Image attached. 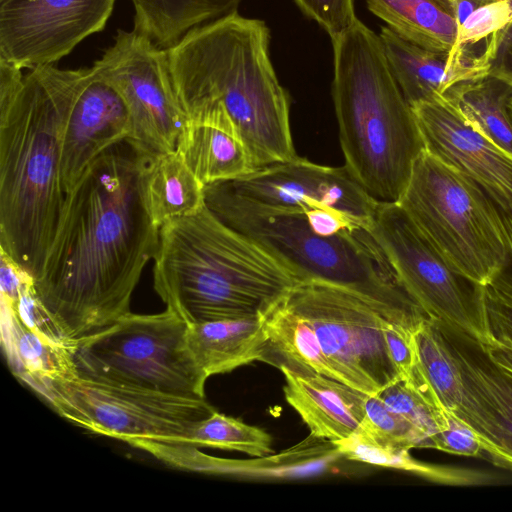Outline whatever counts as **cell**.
Here are the masks:
<instances>
[{"label": "cell", "mask_w": 512, "mask_h": 512, "mask_svg": "<svg viewBox=\"0 0 512 512\" xmlns=\"http://www.w3.org/2000/svg\"><path fill=\"white\" fill-rule=\"evenodd\" d=\"M155 155L126 138L101 153L66 193L34 288L69 344L131 312L132 294L160 241L147 201Z\"/></svg>", "instance_id": "1"}, {"label": "cell", "mask_w": 512, "mask_h": 512, "mask_svg": "<svg viewBox=\"0 0 512 512\" xmlns=\"http://www.w3.org/2000/svg\"><path fill=\"white\" fill-rule=\"evenodd\" d=\"M87 70L28 69L0 101V249L34 280L63 210V130Z\"/></svg>", "instance_id": "2"}, {"label": "cell", "mask_w": 512, "mask_h": 512, "mask_svg": "<svg viewBox=\"0 0 512 512\" xmlns=\"http://www.w3.org/2000/svg\"><path fill=\"white\" fill-rule=\"evenodd\" d=\"M269 47L266 23L235 11L191 29L166 49L186 118L202 108L221 106L256 169L297 157L289 96L278 80Z\"/></svg>", "instance_id": "3"}, {"label": "cell", "mask_w": 512, "mask_h": 512, "mask_svg": "<svg viewBox=\"0 0 512 512\" xmlns=\"http://www.w3.org/2000/svg\"><path fill=\"white\" fill-rule=\"evenodd\" d=\"M154 289L187 325L264 315L298 281L207 207L160 227Z\"/></svg>", "instance_id": "4"}, {"label": "cell", "mask_w": 512, "mask_h": 512, "mask_svg": "<svg viewBox=\"0 0 512 512\" xmlns=\"http://www.w3.org/2000/svg\"><path fill=\"white\" fill-rule=\"evenodd\" d=\"M332 97L345 167L377 202L400 200L424 143L379 37L357 19L331 40Z\"/></svg>", "instance_id": "5"}, {"label": "cell", "mask_w": 512, "mask_h": 512, "mask_svg": "<svg viewBox=\"0 0 512 512\" xmlns=\"http://www.w3.org/2000/svg\"><path fill=\"white\" fill-rule=\"evenodd\" d=\"M204 199L220 221L264 249L298 282L319 281L349 289L408 328L414 329L426 317L400 285L368 229L320 234L309 225L303 210L255 204L215 183L204 186Z\"/></svg>", "instance_id": "6"}, {"label": "cell", "mask_w": 512, "mask_h": 512, "mask_svg": "<svg viewBox=\"0 0 512 512\" xmlns=\"http://www.w3.org/2000/svg\"><path fill=\"white\" fill-rule=\"evenodd\" d=\"M398 203L472 284L486 286L504 272L510 253L501 213L473 179L424 150Z\"/></svg>", "instance_id": "7"}, {"label": "cell", "mask_w": 512, "mask_h": 512, "mask_svg": "<svg viewBox=\"0 0 512 512\" xmlns=\"http://www.w3.org/2000/svg\"><path fill=\"white\" fill-rule=\"evenodd\" d=\"M187 330L167 308L156 314L129 312L72 343L76 372L107 384L205 397L208 376L189 349Z\"/></svg>", "instance_id": "8"}, {"label": "cell", "mask_w": 512, "mask_h": 512, "mask_svg": "<svg viewBox=\"0 0 512 512\" xmlns=\"http://www.w3.org/2000/svg\"><path fill=\"white\" fill-rule=\"evenodd\" d=\"M39 393L76 426L139 447L192 444V433L215 409L205 397L166 394L98 382L75 374Z\"/></svg>", "instance_id": "9"}, {"label": "cell", "mask_w": 512, "mask_h": 512, "mask_svg": "<svg viewBox=\"0 0 512 512\" xmlns=\"http://www.w3.org/2000/svg\"><path fill=\"white\" fill-rule=\"evenodd\" d=\"M283 300L311 324L339 381L375 395L399 379L383 334L391 319L377 304L319 281L298 282Z\"/></svg>", "instance_id": "10"}, {"label": "cell", "mask_w": 512, "mask_h": 512, "mask_svg": "<svg viewBox=\"0 0 512 512\" xmlns=\"http://www.w3.org/2000/svg\"><path fill=\"white\" fill-rule=\"evenodd\" d=\"M369 231L397 279L426 317L477 343L486 340L475 304V285L459 275L402 206L379 202Z\"/></svg>", "instance_id": "11"}, {"label": "cell", "mask_w": 512, "mask_h": 512, "mask_svg": "<svg viewBox=\"0 0 512 512\" xmlns=\"http://www.w3.org/2000/svg\"><path fill=\"white\" fill-rule=\"evenodd\" d=\"M92 67L124 98L130 114L128 138L155 154L175 151L187 118L176 96L166 49L135 29L118 30Z\"/></svg>", "instance_id": "12"}, {"label": "cell", "mask_w": 512, "mask_h": 512, "mask_svg": "<svg viewBox=\"0 0 512 512\" xmlns=\"http://www.w3.org/2000/svg\"><path fill=\"white\" fill-rule=\"evenodd\" d=\"M116 0H0V60L24 70L55 65L101 32Z\"/></svg>", "instance_id": "13"}, {"label": "cell", "mask_w": 512, "mask_h": 512, "mask_svg": "<svg viewBox=\"0 0 512 512\" xmlns=\"http://www.w3.org/2000/svg\"><path fill=\"white\" fill-rule=\"evenodd\" d=\"M215 184L234 196L262 206L300 210L332 208L359 220L368 229L379 203L355 181L345 166L319 165L299 156Z\"/></svg>", "instance_id": "14"}, {"label": "cell", "mask_w": 512, "mask_h": 512, "mask_svg": "<svg viewBox=\"0 0 512 512\" xmlns=\"http://www.w3.org/2000/svg\"><path fill=\"white\" fill-rule=\"evenodd\" d=\"M424 150L480 184L502 207L512 203V157L446 99L412 106Z\"/></svg>", "instance_id": "15"}, {"label": "cell", "mask_w": 512, "mask_h": 512, "mask_svg": "<svg viewBox=\"0 0 512 512\" xmlns=\"http://www.w3.org/2000/svg\"><path fill=\"white\" fill-rule=\"evenodd\" d=\"M458 361L463 397L453 413L476 434L495 465L512 470V378L468 336L440 325Z\"/></svg>", "instance_id": "16"}, {"label": "cell", "mask_w": 512, "mask_h": 512, "mask_svg": "<svg viewBox=\"0 0 512 512\" xmlns=\"http://www.w3.org/2000/svg\"><path fill=\"white\" fill-rule=\"evenodd\" d=\"M130 114L116 87L88 67L68 112L63 136L61 176L65 193L106 149L129 137Z\"/></svg>", "instance_id": "17"}, {"label": "cell", "mask_w": 512, "mask_h": 512, "mask_svg": "<svg viewBox=\"0 0 512 512\" xmlns=\"http://www.w3.org/2000/svg\"><path fill=\"white\" fill-rule=\"evenodd\" d=\"M390 71L412 107L444 98L453 88L489 76L486 57L440 52L413 44L387 26L379 34Z\"/></svg>", "instance_id": "18"}, {"label": "cell", "mask_w": 512, "mask_h": 512, "mask_svg": "<svg viewBox=\"0 0 512 512\" xmlns=\"http://www.w3.org/2000/svg\"><path fill=\"white\" fill-rule=\"evenodd\" d=\"M176 152L204 186L257 170L237 127L221 106L187 116Z\"/></svg>", "instance_id": "19"}, {"label": "cell", "mask_w": 512, "mask_h": 512, "mask_svg": "<svg viewBox=\"0 0 512 512\" xmlns=\"http://www.w3.org/2000/svg\"><path fill=\"white\" fill-rule=\"evenodd\" d=\"M284 394L310 434L337 442L349 437L362 423L367 393L319 373L299 374L281 369Z\"/></svg>", "instance_id": "20"}, {"label": "cell", "mask_w": 512, "mask_h": 512, "mask_svg": "<svg viewBox=\"0 0 512 512\" xmlns=\"http://www.w3.org/2000/svg\"><path fill=\"white\" fill-rule=\"evenodd\" d=\"M263 315L188 325L187 343L208 378L262 361Z\"/></svg>", "instance_id": "21"}, {"label": "cell", "mask_w": 512, "mask_h": 512, "mask_svg": "<svg viewBox=\"0 0 512 512\" xmlns=\"http://www.w3.org/2000/svg\"><path fill=\"white\" fill-rule=\"evenodd\" d=\"M2 343L15 375L37 392L52 382L77 374L72 344L28 328L4 306Z\"/></svg>", "instance_id": "22"}, {"label": "cell", "mask_w": 512, "mask_h": 512, "mask_svg": "<svg viewBox=\"0 0 512 512\" xmlns=\"http://www.w3.org/2000/svg\"><path fill=\"white\" fill-rule=\"evenodd\" d=\"M283 298L263 315L265 342L262 361L280 370L285 368L299 374L319 373L338 380L311 324L289 307Z\"/></svg>", "instance_id": "23"}, {"label": "cell", "mask_w": 512, "mask_h": 512, "mask_svg": "<svg viewBox=\"0 0 512 512\" xmlns=\"http://www.w3.org/2000/svg\"><path fill=\"white\" fill-rule=\"evenodd\" d=\"M368 10L405 40L423 48L452 52L456 23L447 0H365Z\"/></svg>", "instance_id": "24"}, {"label": "cell", "mask_w": 512, "mask_h": 512, "mask_svg": "<svg viewBox=\"0 0 512 512\" xmlns=\"http://www.w3.org/2000/svg\"><path fill=\"white\" fill-rule=\"evenodd\" d=\"M136 31L169 48L191 29L237 11L242 0H130Z\"/></svg>", "instance_id": "25"}, {"label": "cell", "mask_w": 512, "mask_h": 512, "mask_svg": "<svg viewBox=\"0 0 512 512\" xmlns=\"http://www.w3.org/2000/svg\"><path fill=\"white\" fill-rule=\"evenodd\" d=\"M147 201L154 222L161 227L204 207V184L176 150L156 154L147 175Z\"/></svg>", "instance_id": "26"}, {"label": "cell", "mask_w": 512, "mask_h": 512, "mask_svg": "<svg viewBox=\"0 0 512 512\" xmlns=\"http://www.w3.org/2000/svg\"><path fill=\"white\" fill-rule=\"evenodd\" d=\"M512 89L487 76L459 85L445 96L478 131L512 157V119L508 101Z\"/></svg>", "instance_id": "27"}, {"label": "cell", "mask_w": 512, "mask_h": 512, "mask_svg": "<svg viewBox=\"0 0 512 512\" xmlns=\"http://www.w3.org/2000/svg\"><path fill=\"white\" fill-rule=\"evenodd\" d=\"M417 367L441 406L454 411L460 404L464 383L458 361L440 325L428 317L414 330Z\"/></svg>", "instance_id": "28"}, {"label": "cell", "mask_w": 512, "mask_h": 512, "mask_svg": "<svg viewBox=\"0 0 512 512\" xmlns=\"http://www.w3.org/2000/svg\"><path fill=\"white\" fill-rule=\"evenodd\" d=\"M456 23L454 51L489 62L501 33L512 23V0H447Z\"/></svg>", "instance_id": "29"}, {"label": "cell", "mask_w": 512, "mask_h": 512, "mask_svg": "<svg viewBox=\"0 0 512 512\" xmlns=\"http://www.w3.org/2000/svg\"><path fill=\"white\" fill-rule=\"evenodd\" d=\"M333 443L349 460L408 471L435 481L466 484L481 479L465 471L422 463L410 455L409 449L378 443L359 427L349 437Z\"/></svg>", "instance_id": "30"}, {"label": "cell", "mask_w": 512, "mask_h": 512, "mask_svg": "<svg viewBox=\"0 0 512 512\" xmlns=\"http://www.w3.org/2000/svg\"><path fill=\"white\" fill-rule=\"evenodd\" d=\"M194 446H206L262 457L272 450V437L265 430L219 413L216 410L197 424L192 433Z\"/></svg>", "instance_id": "31"}, {"label": "cell", "mask_w": 512, "mask_h": 512, "mask_svg": "<svg viewBox=\"0 0 512 512\" xmlns=\"http://www.w3.org/2000/svg\"><path fill=\"white\" fill-rule=\"evenodd\" d=\"M359 428L378 443L406 449L430 448L426 436L409 420L392 410L378 394L367 395Z\"/></svg>", "instance_id": "32"}, {"label": "cell", "mask_w": 512, "mask_h": 512, "mask_svg": "<svg viewBox=\"0 0 512 512\" xmlns=\"http://www.w3.org/2000/svg\"><path fill=\"white\" fill-rule=\"evenodd\" d=\"M475 304L486 338L491 335L512 342V278L502 273L486 286L475 285Z\"/></svg>", "instance_id": "33"}, {"label": "cell", "mask_w": 512, "mask_h": 512, "mask_svg": "<svg viewBox=\"0 0 512 512\" xmlns=\"http://www.w3.org/2000/svg\"><path fill=\"white\" fill-rule=\"evenodd\" d=\"M309 19L321 26L333 40L358 19L354 0H294Z\"/></svg>", "instance_id": "34"}, {"label": "cell", "mask_w": 512, "mask_h": 512, "mask_svg": "<svg viewBox=\"0 0 512 512\" xmlns=\"http://www.w3.org/2000/svg\"><path fill=\"white\" fill-rule=\"evenodd\" d=\"M414 330L388 320L383 322L386 348L399 379H408L418 363Z\"/></svg>", "instance_id": "35"}, {"label": "cell", "mask_w": 512, "mask_h": 512, "mask_svg": "<svg viewBox=\"0 0 512 512\" xmlns=\"http://www.w3.org/2000/svg\"><path fill=\"white\" fill-rule=\"evenodd\" d=\"M431 448L467 457L484 454L474 431L449 410L446 411V426L431 439Z\"/></svg>", "instance_id": "36"}, {"label": "cell", "mask_w": 512, "mask_h": 512, "mask_svg": "<svg viewBox=\"0 0 512 512\" xmlns=\"http://www.w3.org/2000/svg\"><path fill=\"white\" fill-rule=\"evenodd\" d=\"M489 76L512 89V23L501 33L492 51Z\"/></svg>", "instance_id": "37"}, {"label": "cell", "mask_w": 512, "mask_h": 512, "mask_svg": "<svg viewBox=\"0 0 512 512\" xmlns=\"http://www.w3.org/2000/svg\"><path fill=\"white\" fill-rule=\"evenodd\" d=\"M478 344L486 356L512 378V342L489 335L483 343Z\"/></svg>", "instance_id": "38"}, {"label": "cell", "mask_w": 512, "mask_h": 512, "mask_svg": "<svg viewBox=\"0 0 512 512\" xmlns=\"http://www.w3.org/2000/svg\"><path fill=\"white\" fill-rule=\"evenodd\" d=\"M498 208L501 213L504 233L508 244L510 257H512V203L502 207L498 206Z\"/></svg>", "instance_id": "39"}, {"label": "cell", "mask_w": 512, "mask_h": 512, "mask_svg": "<svg viewBox=\"0 0 512 512\" xmlns=\"http://www.w3.org/2000/svg\"><path fill=\"white\" fill-rule=\"evenodd\" d=\"M508 110H509V114H510L511 119H512V96L510 97V99L508 101Z\"/></svg>", "instance_id": "40"}]
</instances>
